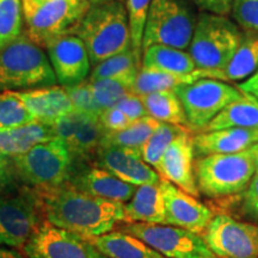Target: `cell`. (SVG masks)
<instances>
[{"mask_svg":"<svg viewBox=\"0 0 258 258\" xmlns=\"http://www.w3.org/2000/svg\"><path fill=\"white\" fill-rule=\"evenodd\" d=\"M38 190V206L47 221L84 238L106 234L125 221L124 203L96 198L72 185Z\"/></svg>","mask_w":258,"mask_h":258,"instance_id":"obj_1","label":"cell"},{"mask_svg":"<svg viewBox=\"0 0 258 258\" xmlns=\"http://www.w3.org/2000/svg\"><path fill=\"white\" fill-rule=\"evenodd\" d=\"M72 34L85 44L93 64L129 49L132 42L125 4L122 0L91 4Z\"/></svg>","mask_w":258,"mask_h":258,"instance_id":"obj_2","label":"cell"},{"mask_svg":"<svg viewBox=\"0 0 258 258\" xmlns=\"http://www.w3.org/2000/svg\"><path fill=\"white\" fill-rule=\"evenodd\" d=\"M56 83L46 53L25 34L0 51V92L46 88Z\"/></svg>","mask_w":258,"mask_h":258,"instance_id":"obj_3","label":"cell"},{"mask_svg":"<svg viewBox=\"0 0 258 258\" xmlns=\"http://www.w3.org/2000/svg\"><path fill=\"white\" fill-rule=\"evenodd\" d=\"M243 31L228 16L201 12L189 44V54L201 70H224L239 47Z\"/></svg>","mask_w":258,"mask_h":258,"instance_id":"obj_4","label":"cell"},{"mask_svg":"<svg viewBox=\"0 0 258 258\" xmlns=\"http://www.w3.org/2000/svg\"><path fill=\"white\" fill-rule=\"evenodd\" d=\"M89 0H22L25 35L40 47L72 34L89 11Z\"/></svg>","mask_w":258,"mask_h":258,"instance_id":"obj_5","label":"cell"},{"mask_svg":"<svg viewBox=\"0 0 258 258\" xmlns=\"http://www.w3.org/2000/svg\"><path fill=\"white\" fill-rule=\"evenodd\" d=\"M256 173L252 148L238 153L209 154L196 161L199 189L212 198L238 194L249 185Z\"/></svg>","mask_w":258,"mask_h":258,"instance_id":"obj_6","label":"cell"},{"mask_svg":"<svg viewBox=\"0 0 258 258\" xmlns=\"http://www.w3.org/2000/svg\"><path fill=\"white\" fill-rule=\"evenodd\" d=\"M191 0H152L145 25L143 51L153 44L189 48L199 14Z\"/></svg>","mask_w":258,"mask_h":258,"instance_id":"obj_7","label":"cell"},{"mask_svg":"<svg viewBox=\"0 0 258 258\" xmlns=\"http://www.w3.org/2000/svg\"><path fill=\"white\" fill-rule=\"evenodd\" d=\"M11 159L21 179L37 189L62 185L72 165L69 147L57 138L35 145L28 152Z\"/></svg>","mask_w":258,"mask_h":258,"instance_id":"obj_8","label":"cell"},{"mask_svg":"<svg viewBox=\"0 0 258 258\" xmlns=\"http://www.w3.org/2000/svg\"><path fill=\"white\" fill-rule=\"evenodd\" d=\"M173 91L182 103L189 125L196 129L205 128L222 109L243 96L235 86L211 78L180 85Z\"/></svg>","mask_w":258,"mask_h":258,"instance_id":"obj_9","label":"cell"},{"mask_svg":"<svg viewBox=\"0 0 258 258\" xmlns=\"http://www.w3.org/2000/svg\"><path fill=\"white\" fill-rule=\"evenodd\" d=\"M124 232L167 258H217L202 237L176 226L132 222Z\"/></svg>","mask_w":258,"mask_h":258,"instance_id":"obj_10","label":"cell"},{"mask_svg":"<svg viewBox=\"0 0 258 258\" xmlns=\"http://www.w3.org/2000/svg\"><path fill=\"white\" fill-rule=\"evenodd\" d=\"M203 239L219 258H258V226L228 215L213 217Z\"/></svg>","mask_w":258,"mask_h":258,"instance_id":"obj_11","label":"cell"},{"mask_svg":"<svg viewBox=\"0 0 258 258\" xmlns=\"http://www.w3.org/2000/svg\"><path fill=\"white\" fill-rule=\"evenodd\" d=\"M28 258H97L99 251L82 235L42 222L24 245Z\"/></svg>","mask_w":258,"mask_h":258,"instance_id":"obj_12","label":"cell"},{"mask_svg":"<svg viewBox=\"0 0 258 258\" xmlns=\"http://www.w3.org/2000/svg\"><path fill=\"white\" fill-rule=\"evenodd\" d=\"M48 57L57 83L72 86L83 83L90 72L89 53L83 41L74 34L61 35L47 43Z\"/></svg>","mask_w":258,"mask_h":258,"instance_id":"obj_13","label":"cell"},{"mask_svg":"<svg viewBox=\"0 0 258 258\" xmlns=\"http://www.w3.org/2000/svg\"><path fill=\"white\" fill-rule=\"evenodd\" d=\"M159 184L165 207L164 225L176 226L198 234L205 232L213 218L211 209L169 180L161 178Z\"/></svg>","mask_w":258,"mask_h":258,"instance_id":"obj_14","label":"cell"},{"mask_svg":"<svg viewBox=\"0 0 258 258\" xmlns=\"http://www.w3.org/2000/svg\"><path fill=\"white\" fill-rule=\"evenodd\" d=\"M97 152L99 166L129 184H158L161 180L159 173L143 159L140 150L101 146Z\"/></svg>","mask_w":258,"mask_h":258,"instance_id":"obj_15","label":"cell"},{"mask_svg":"<svg viewBox=\"0 0 258 258\" xmlns=\"http://www.w3.org/2000/svg\"><path fill=\"white\" fill-rule=\"evenodd\" d=\"M36 228V211L28 199L0 196V246H24Z\"/></svg>","mask_w":258,"mask_h":258,"instance_id":"obj_16","label":"cell"},{"mask_svg":"<svg viewBox=\"0 0 258 258\" xmlns=\"http://www.w3.org/2000/svg\"><path fill=\"white\" fill-rule=\"evenodd\" d=\"M194 143L190 131L180 133L167 147L161 158L158 173L163 179L169 180L189 195L198 198L200 195L192 171Z\"/></svg>","mask_w":258,"mask_h":258,"instance_id":"obj_17","label":"cell"},{"mask_svg":"<svg viewBox=\"0 0 258 258\" xmlns=\"http://www.w3.org/2000/svg\"><path fill=\"white\" fill-rule=\"evenodd\" d=\"M14 92L24 103L35 120L41 123L51 125L57 118L74 111L63 86L53 85Z\"/></svg>","mask_w":258,"mask_h":258,"instance_id":"obj_18","label":"cell"},{"mask_svg":"<svg viewBox=\"0 0 258 258\" xmlns=\"http://www.w3.org/2000/svg\"><path fill=\"white\" fill-rule=\"evenodd\" d=\"M194 148L200 154H230L243 152L258 144V129L226 128L202 132L192 138Z\"/></svg>","mask_w":258,"mask_h":258,"instance_id":"obj_19","label":"cell"},{"mask_svg":"<svg viewBox=\"0 0 258 258\" xmlns=\"http://www.w3.org/2000/svg\"><path fill=\"white\" fill-rule=\"evenodd\" d=\"M72 186L96 198L120 203L128 202L138 188L137 185L123 182L102 167H92L84 171L74 178Z\"/></svg>","mask_w":258,"mask_h":258,"instance_id":"obj_20","label":"cell"},{"mask_svg":"<svg viewBox=\"0 0 258 258\" xmlns=\"http://www.w3.org/2000/svg\"><path fill=\"white\" fill-rule=\"evenodd\" d=\"M258 70V31L246 30L232 60L224 70H205L206 78L222 82H240Z\"/></svg>","mask_w":258,"mask_h":258,"instance_id":"obj_21","label":"cell"},{"mask_svg":"<svg viewBox=\"0 0 258 258\" xmlns=\"http://www.w3.org/2000/svg\"><path fill=\"white\" fill-rule=\"evenodd\" d=\"M159 183L138 186L133 198L124 203L125 221L165 224V207Z\"/></svg>","mask_w":258,"mask_h":258,"instance_id":"obj_22","label":"cell"},{"mask_svg":"<svg viewBox=\"0 0 258 258\" xmlns=\"http://www.w3.org/2000/svg\"><path fill=\"white\" fill-rule=\"evenodd\" d=\"M85 239L108 258H167L143 240L125 232H109L99 237Z\"/></svg>","mask_w":258,"mask_h":258,"instance_id":"obj_23","label":"cell"},{"mask_svg":"<svg viewBox=\"0 0 258 258\" xmlns=\"http://www.w3.org/2000/svg\"><path fill=\"white\" fill-rule=\"evenodd\" d=\"M54 137L50 125L35 121L22 127L0 131V153L15 158L28 152L35 145Z\"/></svg>","mask_w":258,"mask_h":258,"instance_id":"obj_24","label":"cell"},{"mask_svg":"<svg viewBox=\"0 0 258 258\" xmlns=\"http://www.w3.org/2000/svg\"><path fill=\"white\" fill-rule=\"evenodd\" d=\"M226 128L258 129V99L243 92V96L219 112L203 132Z\"/></svg>","mask_w":258,"mask_h":258,"instance_id":"obj_25","label":"cell"},{"mask_svg":"<svg viewBox=\"0 0 258 258\" xmlns=\"http://www.w3.org/2000/svg\"><path fill=\"white\" fill-rule=\"evenodd\" d=\"M202 78H206V73L205 70L201 69H196L194 72L188 74H177L141 67L132 90L134 95L144 96L152 92L175 90L180 85L191 84Z\"/></svg>","mask_w":258,"mask_h":258,"instance_id":"obj_26","label":"cell"},{"mask_svg":"<svg viewBox=\"0 0 258 258\" xmlns=\"http://www.w3.org/2000/svg\"><path fill=\"white\" fill-rule=\"evenodd\" d=\"M143 69L188 74L194 72L198 67L189 51L163 44H153L143 51Z\"/></svg>","mask_w":258,"mask_h":258,"instance_id":"obj_27","label":"cell"},{"mask_svg":"<svg viewBox=\"0 0 258 258\" xmlns=\"http://www.w3.org/2000/svg\"><path fill=\"white\" fill-rule=\"evenodd\" d=\"M148 116L164 123L189 125L178 96L173 90L152 92L140 96Z\"/></svg>","mask_w":258,"mask_h":258,"instance_id":"obj_28","label":"cell"},{"mask_svg":"<svg viewBox=\"0 0 258 258\" xmlns=\"http://www.w3.org/2000/svg\"><path fill=\"white\" fill-rule=\"evenodd\" d=\"M143 67V59L133 50V48L120 54L108 57L95 64L90 79H128L135 80L139 71Z\"/></svg>","mask_w":258,"mask_h":258,"instance_id":"obj_29","label":"cell"},{"mask_svg":"<svg viewBox=\"0 0 258 258\" xmlns=\"http://www.w3.org/2000/svg\"><path fill=\"white\" fill-rule=\"evenodd\" d=\"M159 124L160 122L156 118L145 116L140 120L134 121L123 131L105 132L101 146H118L140 150Z\"/></svg>","mask_w":258,"mask_h":258,"instance_id":"obj_30","label":"cell"},{"mask_svg":"<svg viewBox=\"0 0 258 258\" xmlns=\"http://www.w3.org/2000/svg\"><path fill=\"white\" fill-rule=\"evenodd\" d=\"M184 131H186V128L183 125L160 122L154 133L148 138L144 146L140 148V154L143 159L158 172L161 158L166 152L167 147Z\"/></svg>","mask_w":258,"mask_h":258,"instance_id":"obj_31","label":"cell"},{"mask_svg":"<svg viewBox=\"0 0 258 258\" xmlns=\"http://www.w3.org/2000/svg\"><path fill=\"white\" fill-rule=\"evenodd\" d=\"M104 133L105 131L99 123L98 116L84 115L76 135L67 145L72 157H85L95 151H98Z\"/></svg>","mask_w":258,"mask_h":258,"instance_id":"obj_32","label":"cell"},{"mask_svg":"<svg viewBox=\"0 0 258 258\" xmlns=\"http://www.w3.org/2000/svg\"><path fill=\"white\" fill-rule=\"evenodd\" d=\"M134 80L128 79H90L89 85L97 104L102 110L111 108L121 99L133 93Z\"/></svg>","mask_w":258,"mask_h":258,"instance_id":"obj_33","label":"cell"},{"mask_svg":"<svg viewBox=\"0 0 258 258\" xmlns=\"http://www.w3.org/2000/svg\"><path fill=\"white\" fill-rule=\"evenodd\" d=\"M22 34V0H0V51Z\"/></svg>","mask_w":258,"mask_h":258,"instance_id":"obj_34","label":"cell"},{"mask_svg":"<svg viewBox=\"0 0 258 258\" xmlns=\"http://www.w3.org/2000/svg\"><path fill=\"white\" fill-rule=\"evenodd\" d=\"M34 116L14 91L0 92V131L35 122Z\"/></svg>","mask_w":258,"mask_h":258,"instance_id":"obj_35","label":"cell"},{"mask_svg":"<svg viewBox=\"0 0 258 258\" xmlns=\"http://www.w3.org/2000/svg\"><path fill=\"white\" fill-rule=\"evenodd\" d=\"M151 3H152V0H125L132 48L141 59H143L145 25H146Z\"/></svg>","mask_w":258,"mask_h":258,"instance_id":"obj_36","label":"cell"},{"mask_svg":"<svg viewBox=\"0 0 258 258\" xmlns=\"http://www.w3.org/2000/svg\"><path fill=\"white\" fill-rule=\"evenodd\" d=\"M63 88L66 90L71 102H72L74 111L93 116H99L103 111L97 104L89 82L84 80L83 83L76 84L72 86H63Z\"/></svg>","mask_w":258,"mask_h":258,"instance_id":"obj_37","label":"cell"},{"mask_svg":"<svg viewBox=\"0 0 258 258\" xmlns=\"http://www.w3.org/2000/svg\"><path fill=\"white\" fill-rule=\"evenodd\" d=\"M231 15L243 31H258V0H233Z\"/></svg>","mask_w":258,"mask_h":258,"instance_id":"obj_38","label":"cell"},{"mask_svg":"<svg viewBox=\"0 0 258 258\" xmlns=\"http://www.w3.org/2000/svg\"><path fill=\"white\" fill-rule=\"evenodd\" d=\"M84 115L85 114H82V112L72 111L70 114L62 116V117L57 118L50 125L51 129H53L54 137L62 140L66 145H69L74 135H76L77 131H78Z\"/></svg>","mask_w":258,"mask_h":258,"instance_id":"obj_39","label":"cell"},{"mask_svg":"<svg viewBox=\"0 0 258 258\" xmlns=\"http://www.w3.org/2000/svg\"><path fill=\"white\" fill-rule=\"evenodd\" d=\"M99 123L105 132H120L128 128L133 122L127 117L123 111L116 106L104 109L98 116Z\"/></svg>","mask_w":258,"mask_h":258,"instance_id":"obj_40","label":"cell"},{"mask_svg":"<svg viewBox=\"0 0 258 258\" xmlns=\"http://www.w3.org/2000/svg\"><path fill=\"white\" fill-rule=\"evenodd\" d=\"M115 106L120 109L121 111H123L132 122L140 120L145 116H148L141 97L134 95V93H131V95L124 97Z\"/></svg>","mask_w":258,"mask_h":258,"instance_id":"obj_41","label":"cell"},{"mask_svg":"<svg viewBox=\"0 0 258 258\" xmlns=\"http://www.w3.org/2000/svg\"><path fill=\"white\" fill-rule=\"evenodd\" d=\"M191 2L201 12L230 16L233 0H191Z\"/></svg>","mask_w":258,"mask_h":258,"instance_id":"obj_42","label":"cell"},{"mask_svg":"<svg viewBox=\"0 0 258 258\" xmlns=\"http://www.w3.org/2000/svg\"><path fill=\"white\" fill-rule=\"evenodd\" d=\"M247 209L253 214L258 215V172L253 175L249 183V188L245 194Z\"/></svg>","mask_w":258,"mask_h":258,"instance_id":"obj_43","label":"cell"},{"mask_svg":"<svg viewBox=\"0 0 258 258\" xmlns=\"http://www.w3.org/2000/svg\"><path fill=\"white\" fill-rule=\"evenodd\" d=\"M14 164L10 163L9 157L0 153V189L8 186L14 177Z\"/></svg>","mask_w":258,"mask_h":258,"instance_id":"obj_44","label":"cell"},{"mask_svg":"<svg viewBox=\"0 0 258 258\" xmlns=\"http://www.w3.org/2000/svg\"><path fill=\"white\" fill-rule=\"evenodd\" d=\"M238 89L241 92L247 93V95L253 96L258 99V70L254 72L250 78H247L245 82L238 85Z\"/></svg>","mask_w":258,"mask_h":258,"instance_id":"obj_45","label":"cell"},{"mask_svg":"<svg viewBox=\"0 0 258 258\" xmlns=\"http://www.w3.org/2000/svg\"><path fill=\"white\" fill-rule=\"evenodd\" d=\"M0 258H24L16 250L8 249V247L0 246Z\"/></svg>","mask_w":258,"mask_h":258,"instance_id":"obj_46","label":"cell"},{"mask_svg":"<svg viewBox=\"0 0 258 258\" xmlns=\"http://www.w3.org/2000/svg\"><path fill=\"white\" fill-rule=\"evenodd\" d=\"M252 148V147H251ZM252 151H253V154H254V164H256V172H258V152L257 151H254L253 148H252Z\"/></svg>","mask_w":258,"mask_h":258,"instance_id":"obj_47","label":"cell"},{"mask_svg":"<svg viewBox=\"0 0 258 258\" xmlns=\"http://www.w3.org/2000/svg\"><path fill=\"white\" fill-rule=\"evenodd\" d=\"M91 4H99V3H104V2H109V0H89Z\"/></svg>","mask_w":258,"mask_h":258,"instance_id":"obj_48","label":"cell"},{"mask_svg":"<svg viewBox=\"0 0 258 258\" xmlns=\"http://www.w3.org/2000/svg\"><path fill=\"white\" fill-rule=\"evenodd\" d=\"M97 258H103V257L101 256V254H99V256H98V257H97Z\"/></svg>","mask_w":258,"mask_h":258,"instance_id":"obj_49","label":"cell"}]
</instances>
